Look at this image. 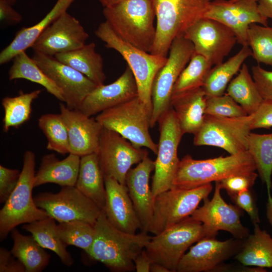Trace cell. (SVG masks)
Listing matches in <instances>:
<instances>
[{"instance_id":"cell-1","label":"cell","mask_w":272,"mask_h":272,"mask_svg":"<svg viewBox=\"0 0 272 272\" xmlns=\"http://www.w3.org/2000/svg\"><path fill=\"white\" fill-rule=\"evenodd\" d=\"M94 227V240L87 254L112 271L134 270L135 258L145 248L152 237L147 233L131 234L117 229L109 222L103 210Z\"/></svg>"},{"instance_id":"cell-2","label":"cell","mask_w":272,"mask_h":272,"mask_svg":"<svg viewBox=\"0 0 272 272\" xmlns=\"http://www.w3.org/2000/svg\"><path fill=\"white\" fill-rule=\"evenodd\" d=\"M103 14L121 39L151 52L156 35V15L151 0H120L104 7Z\"/></svg>"},{"instance_id":"cell-3","label":"cell","mask_w":272,"mask_h":272,"mask_svg":"<svg viewBox=\"0 0 272 272\" xmlns=\"http://www.w3.org/2000/svg\"><path fill=\"white\" fill-rule=\"evenodd\" d=\"M255 170L254 160L248 150L226 157L205 160H196L186 155L180 161L172 188H193Z\"/></svg>"},{"instance_id":"cell-4","label":"cell","mask_w":272,"mask_h":272,"mask_svg":"<svg viewBox=\"0 0 272 272\" xmlns=\"http://www.w3.org/2000/svg\"><path fill=\"white\" fill-rule=\"evenodd\" d=\"M156 35L150 53L167 57L173 41L204 17L211 0H151Z\"/></svg>"},{"instance_id":"cell-5","label":"cell","mask_w":272,"mask_h":272,"mask_svg":"<svg viewBox=\"0 0 272 272\" xmlns=\"http://www.w3.org/2000/svg\"><path fill=\"white\" fill-rule=\"evenodd\" d=\"M35 163V153L26 151L17 186L0 210L1 241L17 226L49 216L44 210L37 207L32 197Z\"/></svg>"},{"instance_id":"cell-6","label":"cell","mask_w":272,"mask_h":272,"mask_svg":"<svg viewBox=\"0 0 272 272\" xmlns=\"http://www.w3.org/2000/svg\"><path fill=\"white\" fill-rule=\"evenodd\" d=\"M95 34L105 43V47L117 51L126 61L137 83L138 97L151 117L152 83L158 72L165 64L167 57L146 52L124 41L106 21L99 24Z\"/></svg>"},{"instance_id":"cell-7","label":"cell","mask_w":272,"mask_h":272,"mask_svg":"<svg viewBox=\"0 0 272 272\" xmlns=\"http://www.w3.org/2000/svg\"><path fill=\"white\" fill-rule=\"evenodd\" d=\"M95 118L103 127L117 132L134 146L157 154L158 144L149 132L151 115L138 96L103 111Z\"/></svg>"},{"instance_id":"cell-8","label":"cell","mask_w":272,"mask_h":272,"mask_svg":"<svg viewBox=\"0 0 272 272\" xmlns=\"http://www.w3.org/2000/svg\"><path fill=\"white\" fill-rule=\"evenodd\" d=\"M205 237L202 223L189 217L152 237L145 249L154 262L176 272L187 249Z\"/></svg>"},{"instance_id":"cell-9","label":"cell","mask_w":272,"mask_h":272,"mask_svg":"<svg viewBox=\"0 0 272 272\" xmlns=\"http://www.w3.org/2000/svg\"><path fill=\"white\" fill-rule=\"evenodd\" d=\"M157 122L160 135L151 186L154 199L172 188L180 161L177 155L178 148L184 134L171 107L162 114Z\"/></svg>"},{"instance_id":"cell-10","label":"cell","mask_w":272,"mask_h":272,"mask_svg":"<svg viewBox=\"0 0 272 272\" xmlns=\"http://www.w3.org/2000/svg\"><path fill=\"white\" fill-rule=\"evenodd\" d=\"M213 190L211 183L191 189L172 188L157 195L148 232L158 234L191 216Z\"/></svg>"},{"instance_id":"cell-11","label":"cell","mask_w":272,"mask_h":272,"mask_svg":"<svg viewBox=\"0 0 272 272\" xmlns=\"http://www.w3.org/2000/svg\"><path fill=\"white\" fill-rule=\"evenodd\" d=\"M194 52L192 43L183 35L178 36L173 41L167 60L156 75L152 83L151 128L155 125L162 114L171 107L174 85Z\"/></svg>"},{"instance_id":"cell-12","label":"cell","mask_w":272,"mask_h":272,"mask_svg":"<svg viewBox=\"0 0 272 272\" xmlns=\"http://www.w3.org/2000/svg\"><path fill=\"white\" fill-rule=\"evenodd\" d=\"M252 117V115L230 118L205 114L202 125L194 134L193 144L218 147L230 155L247 151Z\"/></svg>"},{"instance_id":"cell-13","label":"cell","mask_w":272,"mask_h":272,"mask_svg":"<svg viewBox=\"0 0 272 272\" xmlns=\"http://www.w3.org/2000/svg\"><path fill=\"white\" fill-rule=\"evenodd\" d=\"M37 207L59 223L83 221L95 225L101 210L75 186H62L57 193L37 194Z\"/></svg>"},{"instance_id":"cell-14","label":"cell","mask_w":272,"mask_h":272,"mask_svg":"<svg viewBox=\"0 0 272 272\" xmlns=\"http://www.w3.org/2000/svg\"><path fill=\"white\" fill-rule=\"evenodd\" d=\"M96 153L104 177H111L124 185L131 167L148 154L146 150L134 146L117 132L104 127Z\"/></svg>"},{"instance_id":"cell-15","label":"cell","mask_w":272,"mask_h":272,"mask_svg":"<svg viewBox=\"0 0 272 272\" xmlns=\"http://www.w3.org/2000/svg\"><path fill=\"white\" fill-rule=\"evenodd\" d=\"M221 189L219 181L215 182L212 198L204 199L203 205L197 208L190 217L202 223L206 237H215L219 231L223 230L236 239H245L249 231L241 223L242 211L236 205L227 203L221 195Z\"/></svg>"},{"instance_id":"cell-16","label":"cell","mask_w":272,"mask_h":272,"mask_svg":"<svg viewBox=\"0 0 272 272\" xmlns=\"http://www.w3.org/2000/svg\"><path fill=\"white\" fill-rule=\"evenodd\" d=\"M183 35L192 43L194 52L205 57L213 65L222 63L237 42L230 28L205 17L193 24Z\"/></svg>"},{"instance_id":"cell-17","label":"cell","mask_w":272,"mask_h":272,"mask_svg":"<svg viewBox=\"0 0 272 272\" xmlns=\"http://www.w3.org/2000/svg\"><path fill=\"white\" fill-rule=\"evenodd\" d=\"M32 58L61 90L66 106L79 109L86 97L97 86L93 81L54 56L34 51Z\"/></svg>"},{"instance_id":"cell-18","label":"cell","mask_w":272,"mask_h":272,"mask_svg":"<svg viewBox=\"0 0 272 272\" xmlns=\"http://www.w3.org/2000/svg\"><path fill=\"white\" fill-rule=\"evenodd\" d=\"M88 38L79 21L66 12L40 33L31 47L35 52L54 56L82 47Z\"/></svg>"},{"instance_id":"cell-19","label":"cell","mask_w":272,"mask_h":272,"mask_svg":"<svg viewBox=\"0 0 272 272\" xmlns=\"http://www.w3.org/2000/svg\"><path fill=\"white\" fill-rule=\"evenodd\" d=\"M258 0L211 1L204 17L217 21L230 28L237 41L242 46H248V30L253 23L267 26V19L259 12Z\"/></svg>"},{"instance_id":"cell-20","label":"cell","mask_w":272,"mask_h":272,"mask_svg":"<svg viewBox=\"0 0 272 272\" xmlns=\"http://www.w3.org/2000/svg\"><path fill=\"white\" fill-rule=\"evenodd\" d=\"M242 243L238 239L220 241L215 237L203 238L182 256L177 271L201 272L216 269L224 260L236 255Z\"/></svg>"},{"instance_id":"cell-21","label":"cell","mask_w":272,"mask_h":272,"mask_svg":"<svg viewBox=\"0 0 272 272\" xmlns=\"http://www.w3.org/2000/svg\"><path fill=\"white\" fill-rule=\"evenodd\" d=\"M59 109L67 130L70 153L82 157L96 153L103 127L95 117L63 103L60 104Z\"/></svg>"},{"instance_id":"cell-22","label":"cell","mask_w":272,"mask_h":272,"mask_svg":"<svg viewBox=\"0 0 272 272\" xmlns=\"http://www.w3.org/2000/svg\"><path fill=\"white\" fill-rule=\"evenodd\" d=\"M137 96V83L131 70L127 66L123 73L113 83L97 86L86 97L79 110L92 116Z\"/></svg>"},{"instance_id":"cell-23","label":"cell","mask_w":272,"mask_h":272,"mask_svg":"<svg viewBox=\"0 0 272 272\" xmlns=\"http://www.w3.org/2000/svg\"><path fill=\"white\" fill-rule=\"evenodd\" d=\"M155 161L147 154L142 161L128 172L125 185L141 225V232L148 233L154 208V197L150 178L154 171Z\"/></svg>"},{"instance_id":"cell-24","label":"cell","mask_w":272,"mask_h":272,"mask_svg":"<svg viewBox=\"0 0 272 272\" xmlns=\"http://www.w3.org/2000/svg\"><path fill=\"white\" fill-rule=\"evenodd\" d=\"M104 178L106 201L103 210L107 219L122 231L136 233L141 225L126 185L111 177Z\"/></svg>"},{"instance_id":"cell-25","label":"cell","mask_w":272,"mask_h":272,"mask_svg":"<svg viewBox=\"0 0 272 272\" xmlns=\"http://www.w3.org/2000/svg\"><path fill=\"white\" fill-rule=\"evenodd\" d=\"M81 157L70 153L62 160L54 154L43 156L40 166L35 173L34 187L52 183L61 186H75L80 167Z\"/></svg>"},{"instance_id":"cell-26","label":"cell","mask_w":272,"mask_h":272,"mask_svg":"<svg viewBox=\"0 0 272 272\" xmlns=\"http://www.w3.org/2000/svg\"><path fill=\"white\" fill-rule=\"evenodd\" d=\"M75 0H57L50 11L34 25L23 27L16 34L10 43L0 53V64H4L13 60L19 53L26 51L40 33L64 13Z\"/></svg>"},{"instance_id":"cell-27","label":"cell","mask_w":272,"mask_h":272,"mask_svg":"<svg viewBox=\"0 0 272 272\" xmlns=\"http://www.w3.org/2000/svg\"><path fill=\"white\" fill-rule=\"evenodd\" d=\"M171 106L174 110L183 134H194L203 122L206 95L200 88L172 97Z\"/></svg>"},{"instance_id":"cell-28","label":"cell","mask_w":272,"mask_h":272,"mask_svg":"<svg viewBox=\"0 0 272 272\" xmlns=\"http://www.w3.org/2000/svg\"><path fill=\"white\" fill-rule=\"evenodd\" d=\"M75 186L101 211L103 210L106 201L105 178L96 153L81 157Z\"/></svg>"},{"instance_id":"cell-29","label":"cell","mask_w":272,"mask_h":272,"mask_svg":"<svg viewBox=\"0 0 272 272\" xmlns=\"http://www.w3.org/2000/svg\"><path fill=\"white\" fill-rule=\"evenodd\" d=\"M248 151L252 156L258 174L267 192L266 217L272 226V133L250 132L247 137Z\"/></svg>"},{"instance_id":"cell-30","label":"cell","mask_w":272,"mask_h":272,"mask_svg":"<svg viewBox=\"0 0 272 272\" xmlns=\"http://www.w3.org/2000/svg\"><path fill=\"white\" fill-rule=\"evenodd\" d=\"M54 57L82 73L97 86L104 84L106 76L103 59L96 51L94 42L85 44L71 51L57 54Z\"/></svg>"},{"instance_id":"cell-31","label":"cell","mask_w":272,"mask_h":272,"mask_svg":"<svg viewBox=\"0 0 272 272\" xmlns=\"http://www.w3.org/2000/svg\"><path fill=\"white\" fill-rule=\"evenodd\" d=\"M253 225V234L245 238L235 259L245 266L272 267V237L258 224Z\"/></svg>"},{"instance_id":"cell-32","label":"cell","mask_w":272,"mask_h":272,"mask_svg":"<svg viewBox=\"0 0 272 272\" xmlns=\"http://www.w3.org/2000/svg\"><path fill=\"white\" fill-rule=\"evenodd\" d=\"M252 55L249 46H243L235 55L211 69L202 87L206 96H218L225 91L233 76L240 70L243 62Z\"/></svg>"},{"instance_id":"cell-33","label":"cell","mask_w":272,"mask_h":272,"mask_svg":"<svg viewBox=\"0 0 272 272\" xmlns=\"http://www.w3.org/2000/svg\"><path fill=\"white\" fill-rule=\"evenodd\" d=\"M22 228L30 233L43 248L54 252L65 265L70 266L73 264V258L59 236L57 225L53 218L49 216L24 224Z\"/></svg>"},{"instance_id":"cell-34","label":"cell","mask_w":272,"mask_h":272,"mask_svg":"<svg viewBox=\"0 0 272 272\" xmlns=\"http://www.w3.org/2000/svg\"><path fill=\"white\" fill-rule=\"evenodd\" d=\"M12 254L24 265L25 272H40L48 264L50 256L33 236L22 234L16 228L11 232Z\"/></svg>"},{"instance_id":"cell-35","label":"cell","mask_w":272,"mask_h":272,"mask_svg":"<svg viewBox=\"0 0 272 272\" xmlns=\"http://www.w3.org/2000/svg\"><path fill=\"white\" fill-rule=\"evenodd\" d=\"M25 79L43 87L58 100L64 102L61 90L42 71L36 61L30 58L26 51L17 54L13 59V64L9 71V79Z\"/></svg>"},{"instance_id":"cell-36","label":"cell","mask_w":272,"mask_h":272,"mask_svg":"<svg viewBox=\"0 0 272 272\" xmlns=\"http://www.w3.org/2000/svg\"><path fill=\"white\" fill-rule=\"evenodd\" d=\"M226 93L248 115L253 114L263 100L247 65L245 63L241 66L237 76L229 83Z\"/></svg>"},{"instance_id":"cell-37","label":"cell","mask_w":272,"mask_h":272,"mask_svg":"<svg viewBox=\"0 0 272 272\" xmlns=\"http://www.w3.org/2000/svg\"><path fill=\"white\" fill-rule=\"evenodd\" d=\"M41 93V90H36L29 93L22 92L14 97H5L2 99L4 111L3 127L5 132L11 127H19L30 119L32 104Z\"/></svg>"},{"instance_id":"cell-38","label":"cell","mask_w":272,"mask_h":272,"mask_svg":"<svg viewBox=\"0 0 272 272\" xmlns=\"http://www.w3.org/2000/svg\"><path fill=\"white\" fill-rule=\"evenodd\" d=\"M212 65L207 58L194 52L174 85L172 97L201 88Z\"/></svg>"},{"instance_id":"cell-39","label":"cell","mask_w":272,"mask_h":272,"mask_svg":"<svg viewBox=\"0 0 272 272\" xmlns=\"http://www.w3.org/2000/svg\"><path fill=\"white\" fill-rule=\"evenodd\" d=\"M38 125L47 139V150L63 155L70 154L67 130L60 113L42 115Z\"/></svg>"},{"instance_id":"cell-40","label":"cell","mask_w":272,"mask_h":272,"mask_svg":"<svg viewBox=\"0 0 272 272\" xmlns=\"http://www.w3.org/2000/svg\"><path fill=\"white\" fill-rule=\"evenodd\" d=\"M57 229L59 236L67 246L79 247L87 254L93 243L95 229L94 225L83 221L59 223Z\"/></svg>"},{"instance_id":"cell-41","label":"cell","mask_w":272,"mask_h":272,"mask_svg":"<svg viewBox=\"0 0 272 272\" xmlns=\"http://www.w3.org/2000/svg\"><path fill=\"white\" fill-rule=\"evenodd\" d=\"M248 46L256 61L272 66V27L251 24L248 30Z\"/></svg>"},{"instance_id":"cell-42","label":"cell","mask_w":272,"mask_h":272,"mask_svg":"<svg viewBox=\"0 0 272 272\" xmlns=\"http://www.w3.org/2000/svg\"><path fill=\"white\" fill-rule=\"evenodd\" d=\"M205 114L230 118L248 115L245 110L227 93L218 96H206Z\"/></svg>"},{"instance_id":"cell-43","label":"cell","mask_w":272,"mask_h":272,"mask_svg":"<svg viewBox=\"0 0 272 272\" xmlns=\"http://www.w3.org/2000/svg\"><path fill=\"white\" fill-rule=\"evenodd\" d=\"M258 174L255 172L231 176L219 181L221 189L229 196L249 189L255 183Z\"/></svg>"},{"instance_id":"cell-44","label":"cell","mask_w":272,"mask_h":272,"mask_svg":"<svg viewBox=\"0 0 272 272\" xmlns=\"http://www.w3.org/2000/svg\"><path fill=\"white\" fill-rule=\"evenodd\" d=\"M21 172L0 165V202L5 203L17 186Z\"/></svg>"},{"instance_id":"cell-45","label":"cell","mask_w":272,"mask_h":272,"mask_svg":"<svg viewBox=\"0 0 272 272\" xmlns=\"http://www.w3.org/2000/svg\"><path fill=\"white\" fill-rule=\"evenodd\" d=\"M252 76L263 100H272V71L259 65L251 68Z\"/></svg>"},{"instance_id":"cell-46","label":"cell","mask_w":272,"mask_h":272,"mask_svg":"<svg viewBox=\"0 0 272 272\" xmlns=\"http://www.w3.org/2000/svg\"><path fill=\"white\" fill-rule=\"evenodd\" d=\"M230 197L237 206L247 213L253 224L260 222L258 210L249 189L232 195Z\"/></svg>"},{"instance_id":"cell-47","label":"cell","mask_w":272,"mask_h":272,"mask_svg":"<svg viewBox=\"0 0 272 272\" xmlns=\"http://www.w3.org/2000/svg\"><path fill=\"white\" fill-rule=\"evenodd\" d=\"M252 115L251 130L272 127V100H263Z\"/></svg>"},{"instance_id":"cell-48","label":"cell","mask_w":272,"mask_h":272,"mask_svg":"<svg viewBox=\"0 0 272 272\" xmlns=\"http://www.w3.org/2000/svg\"><path fill=\"white\" fill-rule=\"evenodd\" d=\"M0 272H25V268L11 251L1 247Z\"/></svg>"},{"instance_id":"cell-49","label":"cell","mask_w":272,"mask_h":272,"mask_svg":"<svg viewBox=\"0 0 272 272\" xmlns=\"http://www.w3.org/2000/svg\"><path fill=\"white\" fill-rule=\"evenodd\" d=\"M22 20V15L13 8V5L0 0L1 23L6 26H15Z\"/></svg>"},{"instance_id":"cell-50","label":"cell","mask_w":272,"mask_h":272,"mask_svg":"<svg viewBox=\"0 0 272 272\" xmlns=\"http://www.w3.org/2000/svg\"><path fill=\"white\" fill-rule=\"evenodd\" d=\"M153 262L144 249L134 260L135 270L137 272H149Z\"/></svg>"},{"instance_id":"cell-51","label":"cell","mask_w":272,"mask_h":272,"mask_svg":"<svg viewBox=\"0 0 272 272\" xmlns=\"http://www.w3.org/2000/svg\"><path fill=\"white\" fill-rule=\"evenodd\" d=\"M257 7L263 17L272 19V0H258Z\"/></svg>"},{"instance_id":"cell-52","label":"cell","mask_w":272,"mask_h":272,"mask_svg":"<svg viewBox=\"0 0 272 272\" xmlns=\"http://www.w3.org/2000/svg\"><path fill=\"white\" fill-rule=\"evenodd\" d=\"M151 272H170L165 266L157 262H153L150 267Z\"/></svg>"},{"instance_id":"cell-53","label":"cell","mask_w":272,"mask_h":272,"mask_svg":"<svg viewBox=\"0 0 272 272\" xmlns=\"http://www.w3.org/2000/svg\"><path fill=\"white\" fill-rule=\"evenodd\" d=\"M102 6L104 7L111 5L120 0H99Z\"/></svg>"},{"instance_id":"cell-54","label":"cell","mask_w":272,"mask_h":272,"mask_svg":"<svg viewBox=\"0 0 272 272\" xmlns=\"http://www.w3.org/2000/svg\"><path fill=\"white\" fill-rule=\"evenodd\" d=\"M3 1H4L13 6L14 4L16 3L18 0H3Z\"/></svg>"},{"instance_id":"cell-55","label":"cell","mask_w":272,"mask_h":272,"mask_svg":"<svg viewBox=\"0 0 272 272\" xmlns=\"http://www.w3.org/2000/svg\"><path fill=\"white\" fill-rule=\"evenodd\" d=\"M231 1H232V2H235V1H236L237 0H230Z\"/></svg>"}]
</instances>
